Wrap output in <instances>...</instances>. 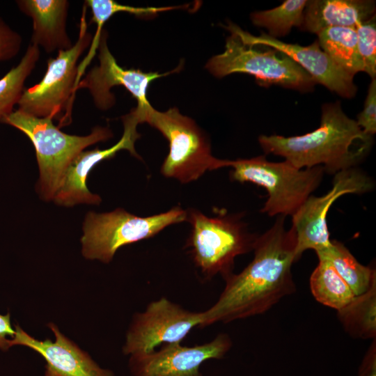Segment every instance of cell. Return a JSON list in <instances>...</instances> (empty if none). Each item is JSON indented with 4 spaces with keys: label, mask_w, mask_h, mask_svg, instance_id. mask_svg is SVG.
Instances as JSON below:
<instances>
[{
    "label": "cell",
    "mask_w": 376,
    "mask_h": 376,
    "mask_svg": "<svg viewBox=\"0 0 376 376\" xmlns=\"http://www.w3.org/2000/svg\"><path fill=\"white\" fill-rule=\"evenodd\" d=\"M19 9L33 19L31 43L47 53L67 50L73 45L66 31V0H19Z\"/></svg>",
    "instance_id": "17"
},
{
    "label": "cell",
    "mask_w": 376,
    "mask_h": 376,
    "mask_svg": "<svg viewBox=\"0 0 376 376\" xmlns=\"http://www.w3.org/2000/svg\"><path fill=\"white\" fill-rule=\"evenodd\" d=\"M48 327L54 334V341L36 339L16 324L14 336L8 340L9 347L23 345L40 354L46 361L45 376H114L111 370L99 366L54 323H49Z\"/></svg>",
    "instance_id": "16"
},
{
    "label": "cell",
    "mask_w": 376,
    "mask_h": 376,
    "mask_svg": "<svg viewBox=\"0 0 376 376\" xmlns=\"http://www.w3.org/2000/svg\"><path fill=\"white\" fill-rule=\"evenodd\" d=\"M226 39L223 53L212 57L206 69L217 77L235 72L253 75L261 85H277L301 92L311 91L317 84L286 54L263 45L245 44L235 33Z\"/></svg>",
    "instance_id": "8"
},
{
    "label": "cell",
    "mask_w": 376,
    "mask_h": 376,
    "mask_svg": "<svg viewBox=\"0 0 376 376\" xmlns=\"http://www.w3.org/2000/svg\"><path fill=\"white\" fill-rule=\"evenodd\" d=\"M202 312L187 310L166 297L151 301L133 316L123 351L133 355L155 350L159 345L181 343L194 327H199Z\"/></svg>",
    "instance_id": "10"
},
{
    "label": "cell",
    "mask_w": 376,
    "mask_h": 376,
    "mask_svg": "<svg viewBox=\"0 0 376 376\" xmlns=\"http://www.w3.org/2000/svg\"><path fill=\"white\" fill-rule=\"evenodd\" d=\"M86 6L80 20L78 39L67 50L58 51L56 58H49L46 72L41 81L24 89L19 100L18 110L38 118L60 119L58 127L71 122V111L75 97L77 62L92 42L87 31Z\"/></svg>",
    "instance_id": "9"
},
{
    "label": "cell",
    "mask_w": 376,
    "mask_h": 376,
    "mask_svg": "<svg viewBox=\"0 0 376 376\" xmlns=\"http://www.w3.org/2000/svg\"><path fill=\"white\" fill-rule=\"evenodd\" d=\"M22 37L0 17V62L14 58L20 51Z\"/></svg>",
    "instance_id": "28"
},
{
    "label": "cell",
    "mask_w": 376,
    "mask_h": 376,
    "mask_svg": "<svg viewBox=\"0 0 376 376\" xmlns=\"http://www.w3.org/2000/svg\"><path fill=\"white\" fill-rule=\"evenodd\" d=\"M191 227L185 243L195 266L206 279L231 273L237 256L253 250L257 236L250 233L240 215L208 217L196 209L187 210Z\"/></svg>",
    "instance_id": "5"
},
{
    "label": "cell",
    "mask_w": 376,
    "mask_h": 376,
    "mask_svg": "<svg viewBox=\"0 0 376 376\" xmlns=\"http://www.w3.org/2000/svg\"><path fill=\"white\" fill-rule=\"evenodd\" d=\"M85 6L90 7L92 13L91 22L97 25L96 31L91 45L90 47L88 56L93 58L98 49L100 36L103 30L104 23L114 14L120 12L129 13L139 17L155 16L158 13L168 11L173 9L183 8L180 6H164V7H134L120 4L113 0H87L85 1Z\"/></svg>",
    "instance_id": "25"
},
{
    "label": "cell",
    "mask_w": 376,
    "mask_h": 376,
    "mask_svg": "<svg viewBox=\"0 0 376 376\" xmlns=\"http://www.w3.org/2000/svg\"><path fill=\"white\" fill-rule=\"evenodd\" d=\"M258 141L266 154L282 157L298 169L321 166L336 174L361 161L373 139L344 113L337 101L322 105L320 125L316 130L288 137L261 135Z\"/></svg>",
    "instance_id": "2"
},
{
    "label": "cell",
    "mask_w": 376,
    "mask_h": 376,
    "mask_svg": "<svg viewBox=\"0 0 376 376\" xmlns=\"http://www.w3.org/2000/svg\"><path fill=\"white\" fill-rule=\"evenodd\" d=\"M357 47L363 70L372 79L376 75V20L375 15L356 27Z\"/></svg>",
    "instance_id": "26"
},
{
    "label": "cell",
    "mask_w": 376,
    "mask_h": 376,
    "mask_svg": "<svg viewBox=\"0 0 376 376\" xmlns=\"http://www.w3.org/2000/svg\"><path fill=\"white\" fill-rule=\"evenodd\" d=\"M232 345L226 334L191 347L181 343L165 344L159 350L130 355V368L134 376H202L201 364L209 359L223 358Z\"/></svg>",
    "instance_id": "12"
},
{
    "label": "cell",
    "mask_w": 376,
    "mask_h": 376,
    "mask_svg": "<svg viewBox=\"0 0 376 376\" xmlns=\"http://www.w3.org/2000/svg\"><path fill=\"white\" fill-rule=\"evenodd\" d=\"M226 28L236 33L243 42L251 45H263L275 49L290 57L315 81L331 91L345 98H352L357 88L353 77L337 64L321 49L318 40L308 46L291 44L261 33L252 35L229 22Z\"/></svg>",
    "instance_id": "15"
},
{
    "label": "cell",
    "mask_w": 376,
    "mask_h": 376,
    "mask_svg": "<svg viewBox=\"0 0 376 376\" xmlns=\"http://www.w3.org/2000/svg\"><path fill=\"white\" fill-rule=\"evenodd\" d=\"M311 291L320 304L339 311L355 297L354 292L325 259L318 258V264L310 277Z\"/></svg>",
    "instance_id": "22"
},
{
    "label": "cell",
    "mask_w": 376,
    "mask_h": 376,
    "mask_svg": "<svg viewBox=\"0 0 376 376\" xmlns=\"http://www.w3.org/2000/svg\"><path fill=\"white\" fill-rule=\"evenodd\" d=\"M136 109L141 123H148L169 141V154L160 169L164 177L185 184L198 180L207 171L227 167L228 159L214 157L205 132L177 108L159 111L150 105L143 110Z\"/></svg>",
    "instance_id": "4"
},
{
    "label": "cell",
    "mask_w": 376,
    "mask_h": 376,
    "mask_svg": "<svg viewBox=\"0 0 376 376\" xmlns=\"http://www.w3.org/2000/svg\"><path fill=\"white\" fill-rule=\"evenodd\" d=\"M307 0H287L276 8L251 14L256 26L265 28L272 38L286 36L292 27H301Z\"/></svg>",
    "instance_id": "24"
},
{
    "label": "cell",
    "mask_w": 376,
    "mask_h": 376,
    "mask_svg": "<svg viewBox=\"0 0 376 376\" xmlns=\"http://www.w3.org/2000/svg\"><path fill=\"white\" fill-rule=\"evenodd\" d=\"M230 178L265 188L268 197L261 212L270 217H292L320 184L322 166L298 169L288 161L272 162L265 156L228 161Z\"/></svg>",
    "instance_id": "6"
},
{
    "label": "cell",
    "mask_w": 376,
    "mask_h": 376,
    "mask_svg": "<svg viewBox=\"0 0 376 376\" xmlns=\"http://www.w3.org/2000/svg\"><path fill=\"white\" fill-rule=\"evenodd\" d=\"M104 31V30H102ZM107 33L102 31L99 49L100 64L91 70L77 84L75 91L86 88L89 90L95 106L101 110L112 107L116 102L111 93L113 86H124L137 100L136 108L145 109L150 106L146 93L155 79L178 72L181 65L166 73L144 72L140 70L124 69L116 62L107 43Z\"/></svg>",
    "instance_id": "13"
},
{
    "label": "cell",
    "mask_w": 376,
    "mask_h": 376,
    "mask_svg": "<svg viewBox=\"0 0 376 376\" xmlns=\"http://www.w3.org/2000/svg\"><path fill=\"white\" fill-rule=\"evenodd\" d=\"M362 131L369 136L376 132V79H372L369 85L363 109L356 120Z\"/></svg>",
    "instance_id": "27"
},
{
    "label": "cell",
    "mask_w": 376,
    "mask_h": 376,
    "mask_svg": "<svg viewBox=\"0 0 376 376\" xmlns=\"http://www.w3.org/2000/svg\"><path fill=\"white\" fill-rule=\"evenodd\" d=\"M13 126L32 142L39 167L37 191L45 201L53 200L64 175L74 159L84 149L113 136L110 129L96 126L86 136L68 134L55 126L51 118H38L18 109L0 119Z\"/></svg>",
    "instance_id": "3"
},
{
    "label": "cell",
    "mask_w": 376,
    "mask_h": 376,
    "mask_svg": "<svg viewBox=\"0 0 376 376\" xmlns=\"http://www.w3.org/2000/svg\"><path fill=\"white\" fill-rule=\"evenodd\" d=\"M337 317L352 338H376V281L366 292L355 296L347 305L337 311Z\"/></svg>",
    "instance_id": "21"
},
{
    "label": "cell",
    "mask_w": 376,
    "mask_h": 376,
    "mask_svg": "<svg viewBox=\"0 0 376 376\" xmlns=\"http://www.w3.org/2000/svg\"><path fill=\"white\" fill-rule=\"evenodd\" d=\"M39 57V47L30 44L19 63L0 79V119L14 111L24 90L25 81Z\"/></svg>",
    "instance_id": "23"
},
{
    "label": "cell",
    "mask_w": 376,
    "mask_h": 376,
    "mask_svg": "<svg viewBox=\"0 0 376 376\" xmlns=\"http://www.w3.org/2000/svg\"><path fill=\"white\" fill-rule=\"evenodd\" d=\"M285 218L277 216L273 226L257 236L253 258L241 272L224 279V290L215 304L202 311L199 328L263 314L296 291L291 271L296 235L292 227L285 228Z\"/></svg>",
    "instance_id": "1"
},
{
    "label": "cell",
    "mask_w": 376,
    "mask_h": 376,
    "mask_svg": "<svg viewBox=\"0 0 376 376\" xmlns=\"http://www.w3.org/2000/svg\"><path fill=\"white\" fill-rule=\"evenodd\" d=\"M317 35L321 49L341 69L352 77L359 72H363L355 28L329 27Z\"/></svg>",
    "instance_id": "20"
},
{
    "label": "cell",
    "mask_w": 376,
    "mask_h": 376,
    "mask_svg": "<svg viewBox=\"0 0 376 376\" xmlns=\"http://www.w3.org/2000/svg\"><path fill=\"white\" fill-rule=\"evenodd\" d=\"M373 0H310L306 4L301 29L318 34L335 26L355 28L375 13Z\"/></svg>",
    "instance_id": "18"
},
{
    "label": "cell",
    "mask_w": 376,
    "mask_h": 376,
    "mask_svg": "<svg viewBox=\"0 0 376 376\" xmlns=\"http://www.w3.org/2000/svg\"><path fill=\"white\" fill-rule=\"evenodd\" d=\"M187 220V210L175 206L149 217H139L123 208L89 212L83 224L82 255L89 260L110 263L122 246L151 238L165 228Z\"/></svg>",
    "instance_id": "7"
},
{
    "label": "cell",
    "mask_w": 376,
    "mask_h": 376,
    "mask_svg": "<svg viewBox=\"0 0 376 376\" xmlns=\"http://www.w3.org/2000/svg\"><path fill=\"white\" fill-rule=\"evenodd\" d=\"M327 260L349 285L355 296L366 292L376 281L375 269L361 265L341 242L332 240L329 246L315 252Z\"/></svg>",
    "instance_id": "19"
},
{
    "label": "cell",
    "mask_w": 376,
    "mask_h": 376,
    "mask_svg": "<svg viewBox=\"0 0 376 376\" xmlns=\"http://www.w3.org/2000/svg\"><path fill=\"white\" fill-rule=\"evenodd\" d=\"M358 376H376V338L373 339L363 358Z\"/></svg>",
    "instance_id": "29"
},
{
    "label": "cell",
    "mask_w": 376,
    "mask_h": 376,
    "mask_svg": "<svg viewBox=\"0 0 376 376\" xmlns=\"http://www.w3.org/2000/svg\"><path fill=\"white\" fill-rule=\"evenodd\" d=\"M15 334L10 322V315L8 313L6 315L0 314V349L3 351L8 350L10 347L8 340Z\"/></svg>",
    "instance_id": "30"
},
{
    "label": "cell",
    "mask_w": 376,
    "mask_h": 376,
    "mask_svg": "<svg viewBox=\"0 0 376 376\" xmlns=\"http://www.w3.org/2000/svg\"><path fill=\"white\" fill-rule=\"evenodd\" d=\"M373 188L371 178L354 167L334 174L332 187L324 195H311L292 217V228L296 235V261L306 250L317 252L330 245L327 216L338 198L348 194L366 193Z\"/></svg>",
    "instance_id": "11"
},
{
    "label": "cell",
    "mask_w": 376,
    "mask_h": 376,
    "mask_svg": "<svg viewBox=\"0 0 376 376\" xmlns=\"http://www.w3.org/2000/svg\"><path fill=\"white\" fill-rule=\"evenodd\" d=\"M124 132L121 139L113 146L100 150L96 148L81 152L68 168L62 182L52 201L59 205L71 207L77 204L99 205L101 198L91 193L86 185L92 169L103 160L113 158L116 154L127 150L136 158L141 159L135 150V141L141 136L136 130L141 123L135 109L122 117Z\"/></svg>",
    "instance_id": "14"
}]
</instances>
